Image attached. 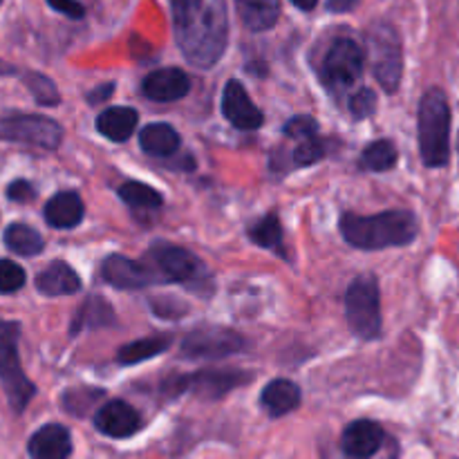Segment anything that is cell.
Wrapping results in <instances>:
<instances>
[{"label":"cell","mask_w":459,"mask_h":459,"mask_svg":"<svg viewBox=\"0 0 459 459\" xmlns=\"http://www.w3.org/2000/svg\"><path fill=\"white\" fill-rule=\"evenodd\" d=\"M175 40L184 58L200 70H209L222 58L229 39L224 0H170Z\"/></svg>","instance_id":"6da1fadb"},{"label":"cell","mask_w":459,"mask_h":459,"mask_svg":"<svg viewBox=\"0 0 459 459\" xmlns=\"http://www.w3.org/2000/svg\"><path fill=\"white\" fill-rule=\"evenodd\" d=\"M341 233L357 249L379 251L388 247H406L420 233L417 215L408 209L384 211L377 215H341Z\"/></svg>","instance_id":"7a4b0ae2"},{"label":"cell","mask_w":459,"mask_h":459,"mask_svg":"<svg viewBox=\"0 0 459 459\" xmlns=\"http://www.w3.org/2000/svg\"><path fill=\"white\" fill-rule=\"evenodd\" d=\"M421 161L429 169H444L451 160V106L442 88L426 90L417 112Z\"/></svg>","instance_id":"3957f363"},{"label":"cell","mask_w":459,"mask_h":459,"mask_svg":"<svg viewBox=\"0 0 459 459\" xmlns=\"http://www.w3.org/2000/svg\"><path fill=\"white\" fill-rule=\"evenodd\" d=\"M148 255H151L152 264H155L152 272L157 273L160 281L178 282V285H184L204 296L213 291V281H211L209 272H206L202 260L193 251L170 245V242H155Z\"/></svg>","instance_id":"277c9868"},{"label":"cell","mask_w":459,"mask_h":459,"mask_svg":"<svg viewBox=\"0 0 459 459\" xmlns=\"http://www.w3.org/2000/svg\"><path fill=\"white\" fill-rule=\"evenodd\" d=\"M345 316L354 336L363 341L379 339L381 334V294L377 276L361 273L354 278L345 294Z\"/></svg>","instance_id":"5b68a950"},{"label":"cell","mask_w":459,"mask_h":459,"mask_svg":"<svg viewBox=\"0 0 459 459\" xmlns=\"http://www.w3.org/2000/svg\"><path fill=\"white\" fill-rule=\"evenodd\" d=\"M18 336L21 325L12 321H0V384L13 412L21 415L27 403L34 399L36 385L25 377L18 357Z\"/></svg>","instance_id":"8992f818"},{"label":"cell","mask_w":459,"mask_h":459,"mask_svg":"<svg viewBox=\"0 0 459 459\" xmlns=\"http://www.w3.org/2000/svg\"><path fill=\"white\" fill-rule=\"evenodd\" d=\"M368 49L375 79L385 92H397L403 76V49L397 30L388 22H375L368 30Z\"/></svg>","instance_id":"52a82bcc"},{"label":"cell","mask_w":459,"mask_h":459,"mask_svg":"<svg viewBox=\"0 0 459 459\" xmlns=\"http://www.w3.org/2000/svg\"><path fill=\"white\" fill-rule=\"evenodd\" d=\"M366 56L363 49L352 39H339L323 58L321 81L334 97H341L345 90L352 88L363 74Z\"/></svg>","instance_id":"ba28073f"},{"label":"cell","mask_w":459,"mask_h":459,"mask_svg":"<svg viewBox=\"0 0 459 459\" xmlns=\"http://www.w3.org/2000/svg\"><path fill=\"white\" fill-rule=\"evenodd\" d=\"M0 139L54 151L61 143L63 128L49 117L12 112V115L0 117Z\"/></svg>","instance_id":"9c48e42d"},{"label":"cell","mask_w":459,"mask_h":459,"mask_svg":"<svg viewBox=\"0 0 459 459\" xmlns=\"http://www.w3.org/2000/svg\"><path fill=\"white\" fill-rule=\"evenodd\" d=\"M245 350V339L238 332L220 325H202L184 336L179 345L182 359H224Z\"/></svg>","instance_id":"30bf717a"},{"label":"cell","mask_w":459,"mask_h":459,"mask_svg":"<svg viewBox=\"0 0 459 459\" xmlns=\"http://www.w3.org/2000/svg\"><path fill=\"white\" fill-rule=\"evenodd\" d=\"M251 381V375L245 370H200L193 377H170L164 384V390L170 394H182L186 390L195 393L202 399H220L231 393L238 385Z\"/></svg>","instance_id":"8fae6325"},{"label":"cell","mask_w":459,"mask_h":459,"mask_svg":"<svg viewBox=\"0 0 459 459\" xmlns=\"http://www.w3.org/2000/svg\"><path fill=\"white\" fill-rule=\"evenodd\" d=\"M101 276L108 285H112L115 290H142V287L152 285L157 282V273L152 272V267L148 264L137 263V260H130L126 255H108L101 263Z\"/></svg>","instance_id":"7c38bea8"},{"label":"cell","mask_w":459,"mask_h":459,"mask_svg":"<svg viewBox=\"0 0 459 459\" xmlns=\"http://www.w3.org/2000/svg\"><path fill=\"white\" fill-rule=\"evenodd\" d=\"M222 115L238 130H258L264 124V115L251 97L247 94L240 81H229L222 92Z\"/></svg>","instance_id":"4fadbf2b"},{"label":"cell","mask_w":459,"mask_h":459,"mask_svg":"<svg viewBox=\"0 0 459 459\" xmlns=\"http://www.w3.org/2000/svg\"><path fill=\"white\" fill-rule=\"evenodd\" d=\"M94 426L106 437L126 439L142 429V417L130 403L121 402V399H112V402L103 403L99 408L97 415H94Z\"/></svg>","instance_id":"5bb4252c"},{"label":"cell","mask_w":459,"mask_h":459,"mask_svg":"<svg viewBox=\"0 0 459 459\" xmlns=\"http://www.w3.org/2000/svg\"><path fill=\"white\" fill-rule=\"evenodd\" d=\"M143 94L152 101L170 103L179 101L188 94L191 90V79L184 70L179 67H161V70L151 72L142 83Z\"/></svg>","instance_id":"9a60e30c"},{"label":"cell","mask_w":459,"mask_h":459,"mask_svg":"<svg viewBox=\"0 0 459 459\" xmlns=\"http://www.w3.org/2000/svg\"><path fill=\"white\" fill-rule=\"evenodd\" d=\"M384 439H385V433L377 421L359 420L343 430L341 448H343V453L348 457L370 459L372 455L379 453Z\"/></svg>","instance_id":"2e32d148"},{"label":"cell","mask_w":459,"mask_h":459,"mask_svg":"<svg viewBox=\"0 0 459 459\" xmlns=\"http://www.w3.org/2000/svg\"><path fill=\"white\" fill-rule=\"evenodd\" d=\"M31 459H67L72 453V435L65 426L48 424L36 430L27 444Z\"/></svg>","instance_id":"e0dca14e"},{"label":"cell","mask_w":459,"mask_h":459,"mask_svg":"<svg viewBox=\"0 0 459 459\" xmlns=\"http://www.w3.org/2000/svg\"><path fill=\"white\" fill-rule=\"evenodd\" d=\"M85 215L83 200L74 191H61L45 204V220L54 229L79 227Z\"/></svg>","instance_id":"ac0fdd59"},{"label":"cell","mask_w":459,"mask_h":459,"mask_svg":"<svg viewBox=\"0 0 459 459\" xmlns=\"http://www.w3.org/2000/svg\"><path fill=\"white\" fill-rule=\"evenodd\" d=\"M36 290L43 296H72L81 290V278L74 269L63 260L49 264L36 276Z\"/></svg>","instance_id":"d6986e66"},{"label":"cell","mask_w":459,"mask_h":459,"mask_svg":"<svg viewBox=\"0 0 459 459\" xmlns=\"http://www.w3.org/2000/svg\"><path fill=\"white\" fill-rule=\"evenodd\" d=\"M300 388L290 379H276L272 384L264 385L263 394H260V403L264 411L272 417H282L294 412L300 406Z\"/></svg>","instance_id":"ffe728a7"},{"label":"cell","mask_w":459,"mask_h":459,"mask_svg":"<svg viewBox=\"0 0 459 459\" xmlns=\"http://www.w3.org/2000/svg\"><path fill=\"white\" fill-rule=\"evenodd\" d=\"M139 124V115L133 108H108L99 115L97 119V130L106 139L115 143H124L126 139H130V134L134 133Z\"/></svg>","instance_id":"44dd1931"},{"label":"cell","mask_w":459,"mask_h":459,"mask_svg":"<svg viewBox=\"0 0 459 459\" xmlns=\"http://www.w3.org/2000/svg\"><path fill=\"white\" fill-rule=\"evenodd\" d=\"M240 21L251 31L272 30L281 16V0H236Z\"/></svg>","instance_id":"7402d4cb"},{"label":"cell","mask_w":459,"mask_h":459,"mask_svg":"<svg viewBox=\"0 0 459 459\" xmlns=\"http://www.w3.org/2000/svg\"><path fill=\"white\" fill-rule=\"evenodd\" d=\"M110 325H115V312H112L110 303H108L106 299H99V296H90V299L81 305L79 312L74 314L70 334L76 336L79 332L101 330V327Z\"/></svg>","instance_id":"603a6c76"},{"label":"cell","mask_w":459,"mask_h":459,"mask_svg":"<svg viewBox=\"0 0 459 459\" xmlns=\"http://www.w3.org/2000/svg\"><path fill=\"white\" fill-rule=\"evenodd\" d=\"M139 146L152 157H170L179 148V133L170 124H148L139 130Z\"/></svg>","instance_id":"cb8c5ba5"},{"label":"cell","mask_w":459,"mask_h":459,"mask_svg":"<svg viewBox=\"0 0 459 459\" xmlns=\"http://www.w3.org/2000/svg\"><path fill=\"white\" fill-rule=\"evenodd\" d=\"M170 345H173V336L170 334L146 336V339L121 345L119 352H117V361H119L121 366H137V363L151 361V359L164 354Z\"/></svg>","instance_id":"d4e9b609"},{"label":"cell","mask_w":459,"mask_h":459,"mask_svg":"<svg viewBox=\"0 0 459 459\" xmlns=\"http://www.w3.org/2000/svg\"><path fill=\"white\" fill-rule=\"evenodd\" d=\"M4 245L18 255H39L40 251L45 249V242L43 236H40L36 229L27 227V224H9L4 229V236H3Z\"/></svg>","instance_id":"484cf974"},{"label":"cell","mask_w":459,"mask_h":459,"mask_svg":"<svg viewBox=\"0 0 459 459\" xmlns=\"http://www.w3.org/2000/svg\"><path fill=\"white\" fill-rule=\"evenodd\" d=\"M397 146L390 139H379L366 146L361 152V166L372 173H385V170L394 169L397 164Z\"/></svg>","instance_id":"4316f807"},{"label":"cell","mask_w":459,"mask_h":459,"mask_svg":"<svg viewBox=\"0 0 459 459\" xmlns=\"http://www.w3.org/2000/svg\"><path fill=\"white\" fill-rule=\"evenodd\" d=\"M119 197L133 209H160L161 206V193L155 191L152 186L142 182H126L119 186Z\"/></svg>","instance_id":"83f0119b"},{"label":"cell","mask_w":459,"mask_h":459,"mask_svg":"<svg viewBox=\"0 0 459 459\" xmlns=\"http://www.w3.org/2000/svg\"><path fill=\"white\" fill-rule=\"evenodd\" d=\"M249 238L263 249H281L282 245V227L276 215H264L263 220L249 229Z\"/></svg>","instance_id":"f1b7e54d"},{"label":"cell","mask_w":459,"mask_h":459,"mask_svg":"<svg viewBox=\"0 0 459 459\" xmlns=\"http://www.w3.org/2000/svg\"><path fill=\"white\" fill-rule=\"evenodd\" d=\"M22 79H25L27 90H30L31 97L36 99V103H40V106H58L61 94H58L52 79H48L45 74H39V72H27Z\"/></svg>","instance_id":"f546056e"},{"label":"cell","mask_w":459,"mask_h":459,"mask_svg":"<svg viewBox=\"0 0 459 459\" xmlns=\"http://www.w3.org/2000/svg\"><path fill=\"white\" fill-rule=\"evenodd\" d=\"M101 397H103V390L99 388L67 390V393L63 394V408H65L67 412H72V415L83 417L85 412H88Z\"/></svg>","instance_id":"4dcf8cb0"},{"label":"cell","mask_w":459,"mask_h":459,"mask_svg":"<svg viewBox=\"0 0 459 459\" xmlns=\"http://www.w3.org/2000/svg\"><path fill=\"white\" fill-rule=\"evenodd\" d=\"M325 157V143L318 139V134L307 139H300L299 148L294 151V164L296 166H312Z\"/></svg>","instance_id":"1f68e13d"},{"label":"cell","mask_w":459,"mask_h":459,"mask_svg":"<svg viewBox=\"0 0 459 459\" xmlns=\"http://www.w3.org/2000/svg\"><path fill=\"white\" fill-rule=\"evenodd\" d=\"M25 281V269L21 264L12 263V260H0V294H13V291L22 290Z\"/></svg>","instance_id":"d6a6232c"},{"label":"cell","mask_w":459,"mask_h":459,"mask_svg":"<svg viewBox=\"0 0 459 459\" xmlns=\"http://www.w3.org/2000/svg\"><path fill=\"white\" fill-rule=\"evenodd\" d=\"M282 133H285V137L299 139L300 142V139H307V137H314V134H318V121L309 115L291 117V119L285 124V128H282Z\"/></svg>","instance_id":"836d02e7"},{"label":"cell","mask_w":459,"mask_h":459,"mask_svg":"<svg viewBox=\"0 0 459 459\" xmlns=\"http://www.w3.org/2000/svg\"><path fill=\"white\" fill-rule=\"evenodd\" d=\"M377 108V94L370 88H361L350 97V112L354 119H366L375 112Z\"/></svg>","instance_id":"e575fe53"},{"label":"cell","mask_w":459,"mask_h":459,"mask_svg":"<svg viewBox=\"0 0 459 459\" xmlns=\"http://www.w3.org/2000/svg\"><path fill=\"white\" fill-rule=\"evenodd\" d=\"M151 309L161 318H182L188 312V307L184 303H179L178 299H170V296H160V299H151Z\"/></svg>","instance_id":"d590c367"},{"label":"cell","mask_w":459,"mask_h":459,"mask_svg":"<svg viewBox=\"0 0 459 459\" xmlns=\"http://www.w3.org/2000/svg\"><path fill=\"white\" fill-rule=\"evenodd\" d=\"M34 186L30 182H25V179H16V182H12L7 186V197L12 202H30L34 200Z\"/></svg>","instance_id":"8d00e7d4"},{"label":"cell","mask_w":459,"mask_h":459,"mask_svg":"<svg viewBox=\"0 0 459 459\" xmlns=\"http://www.w3.org/2000/svg\"><path fill=\"white\" fill-rule=\"evenodd\" d=\"M48 4L52 9H56V12L65 13L67 18H74V21L85 16V7L79 0H48Z\"/></svg>","instance_id":"74e56055"},{"label":"cell","mask_w":459,"mask_h":459,"mask_svg":"<svg viewBox=\"0 0 459 459\" xmlns=\"http://www.w3.org/2000/svg\"><path fill=\"white\" fill-rule=\"evenodd\" d=\"M112 92H115V83H101L99 88L90 90L85 99H88L90 106H99V103L108 101V99L112 97Z\"/></svg>","instance_id":"f35d334b"},{"label":"cell","mask_w":459,"mask_h":459,"mask_svg":"<svg viewBox=\"0 0 459 459\" xmlns=\"http://www.w3.org/2000/svg\"><path fill=\"white\" fill-rule=\"evenodd\" d=\"M354 4H357V0H327V9L330 12H350V9H354Z\"/></svg>","instance_id":"ab89813d"},{"label":"cell","mask_w":459,"mask_h":459,"mask_svg":"<svg viewBox=\"0 0 459 459\" xmlns=\"http://www.w3.org/2000/svg\"><path fill=\"white\" fill-rule=\"evenodd\" d=\"M291 3H294L299 9H303V12H312V9L318 4V0H291Z\"/></svg>","instance_id":"60d3db41"},{"label":"cell","mask_w":459,"mask_h":459,"mask_svg":"<svg viewBox=\"0 0 459 459\" xmlns=\"http://www.w3.org/2000/svg\"><path fill=\"white\" fill-rule=\"evenodd\" d=\"M13 72V67H9V65H4V63H0V74H12Z\"/></svg>","instance_id":"b9f144b4"},{"label":"cell","mask_w":459,"mask_h":459,"mask_svg":"<svg viewBox=\"0 0 459 459\" xmlns=\"http://www.w3.org/2000/svg\"><path fill=\"white\" fill-rule=\"evenodd\" d=\"M457 155H459V134H457Z\"/></svg>","instance_id":"7bdbcfd3"},{"label":"cell","mask_w":459,"mask_h":459,"mask_svg":"<svg viewBox=\"0 0 459 459\" xmlns=\"http://www.w3.org/2000/svg\"><path fill=\"white\" fill-rule=\"evenodd\" d=\"M0 3H3V0H0Z\"/></svg>","instance_id":"ee69618b"}]
</instances>
